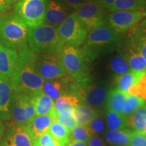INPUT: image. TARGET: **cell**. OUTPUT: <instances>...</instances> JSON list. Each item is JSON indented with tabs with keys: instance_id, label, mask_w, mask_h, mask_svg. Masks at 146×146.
<instances>
[{
	"instance_id": "1",
	"label": "cell",
	"mask_w": 146,
	"mask_h": 146,
	"mask_svg": "<svg viewBox=\"0 0 146 146\" xmlns=\"http://www.w3.org/2000/svg\"><path fill=\"white\" fill-rule=\"evenodd\" d=\"M17 52V64L11 78L14 91L30 95L35 91H41L45 81L36 71V54L33 52L27 44L18 49Z\"/></svg>"
},
{
	"instance_id": "2",
	"label": "cell",
	"mask_w": 146,
	"mask_h": 146,
	"mask_svg": "<svg viewBox=\"0 0 146 146\" xmlns=\"http://www.w3.org/2000/svg\"><path fill=\"white\" fill-rule=\"evenodd\" d=\"M119 34L108 25H102L87 33L81 50L90 61L112 52L117 45Z\"/></svg>"
},
{
	"instance_id": "3",
	"label": "cell",
	"mask_w": 146,
	"mask_h": 146,
	"mask_svg": "<svg viewBox=\"0 0 146 146\" xmlns=\"http://www.w3.org/2000/svg\"><path fill=\"white\" fill-rule=\"evenodd\" d=\"M27 44L36 54L58 53L64 45L57 28L45 23L29 29Z\"/></svg>"
},
{
	"instance_id": "4",
	"label": "cell",
	"mask_w": 146,
	"mask_h": 146,
	"mask_svg": "<svg viewBox=\"0 0 146 146\" xmlns=\"http://www.w3.org/2000/svg\"><path fill=\"white\" fill-rule=\"evenodd\" d=\"M29 27L12 12L0 18V43L17 51L27 44Z\"/></svg>"
},
{
	"instance_id": "5",
	"label": "cell",
	"mask_w": 146,
	"mask_h": 146,
	"mask_svg": "<svg viewBox=\"0 0 146 146\" xmlns=\"http://www.w3.org/2000/svg\"><path fill=\"white\" fill-rule=\"evenodd\" d=\"M62 63L67 75L76 83L91 78L89 63L90 60L81 49L64 45L59 52Z\"/></svg>"
},
{
	"instance_id": "6",
	"label": "cell",
	"mask_w": 146,
	"mask_h": 146,
	"mask_svg": "<svg viewBox=\"0 0 146 146\" xmlns=\"http://www.w3.org/2000/svg\"><path fill=\"white\" fill-rule=\"evenodd\" d=\"M35 116V111L30 96L14 91L11 100L9 127H25Z\"/></svg>"
},
{
	"instance_id": "7",
	"label": "cell",
	"mask_w": 146,
	"mask_h": 146,
	"mask_svg": "<svg viewBox=\"0 0 146 146\" xmlns=\"http://www.w3.org/2000/svg\"><path fill=\"white\" fill-rule=\"evenodd\" d=\"M47 0H18L13 12L29 29L44 23Z\"/></svg>"
},
{
	"instance_id": "8",
	"label": "cell",
	"mask_w": 146,
	"mask_h": 146,
	"mask_svg": "<svg viewBox=\"0 0 146 146\" xmlns=\"http://www.w3.org/2000/svg\"><path fill=\"white\" fill-rule=\"evenodd\" d=\"M57 30L64 45L76 47L83 44L88 33L78 21L75 12L69 14Z\"/></svg>"
},
{
	"instance_id": "9",
	"label": "cell",
	"mask_w": 146,
	"mask_h": 146,
	"mask_svg": "<svg viewBox=\"0 0 146 146\" xmlns=\"http://www.w3.org/2000/svg\"><path fill=\"white\" fill-rule=\"evenodd\" d=\"M74 12L87 32L106 24L104 9L95 0H87Z\"/></svg>"
},
{
	"instance_id": "10",
	"label": "cell",
	"mask_w": 146,
	"mask_h": 146,
	"mask_svg": "<svg viewBox=\"0 0 146 146\" xmlns=\"http://www.w3.org/2000/svg\"><path fill=\"white\" fill-rule=\"evenodd\" d=\"M36 68L44 81L68 76L64 68L59 52L36 54Z\"/></svg>"
},
{
	"instance_id": "11",
	"label": "cell",
	"mask_w": 146,
	"mask_h": 146,
	"mask_svg": "<svg viewBox=\"0 0 146 146\" xmlns=\"http://www.w3.org/2000/svg\"><path fill=\"white\" fill-rule=\"evenodd\" d=\"M145 11H114L106 16V24L118 34L130 31L145 17Z\"/></svg>"
},
{
	"instance_id": "12",
	"label": "cell",
	"mask_w": 146,
	"mask_h": 146,
	"mask_svg": "<svg viewBox=\"0 0 146 146\" xmlns=\"http://www.w3.org/2000/svg\"><path fill=\"white\" fill-rule=\"evenodd\" d=\"M116 47L118 54L126 60L131 70L146 72L145 60L130 35L127 37L123 36L121 39L119 38Z\"/></svg>"
},
{
	"instance_id": "13",
	"label": "cell",
	"mask_w": 146,
	"mask_h": 146,
	"mask_svg": "<svg viewBox=\"0 0 146 146\" xmlns=\"http://www.w3.org/2000/svg\"><path fill=\"white\" fill-rule=\"evenodd\" d=\"M0 146H35V141L26 126L9 127L5 131Z\"/></svg>"
},
{
	"instance_id": "14",
	"label": "cell",
	"mask_w": 146,
	"mask_h": 146,
	"mask_svg": "<svg viewBox=\"0 0 146 146\" xmlns=\"http://www.w3.org/2000/svg\"><path fill=\"white\" fill-rule=\"evenodd\" d=\"M68 8L62 0H47L44 23L58 28L68 16Z\"/></svg>"
},
{
	"instance_id": "15",
	"label": "cell",
	"mask_w": 146,
	"mask_h": 146,
	"mask_svg": "<svg viewBox=\"0 0 146 146\" xmlns=\"http://www.w3.org/2000/svg\"><path fill=\"white\" fill-rule=\"evenodd\" d=\"M72 82V80L68 76L57 79L47 80L43 83L41 91L54 101L64 95L70 94Z\"/></svg>"
},
{
	"instance_id": "16",
	"label": "cell",
	"mask_w": 146,
	"mask_h": 146,
	"mask_svg": "<svg viewBox=\"0 0 146 146\" xmlns=\"http://www.w3.org/2000/svg\"><path fill=\"white\" fill-rule=\"evenodd\" d=\"M14 90L11 79L0 74V120L9 121L10 118V106Z\"/></svg>"
},
{
	"instance_id": "17",
	"label": "cell",
	"mask_w": 146,
	"mask_h": 146,
	"mask_svg": "<svg viewBox=\"0 0 146 146\" xmlns=\"http://www.w3.org/2000/svg\"><path fill=\"white\" fill-rule=\"evenodd\" d=\"M33 104L36 116L49 115L55 119L56 113L54 109V100L46 96L42 91H37L29 95Z\"/></svg>"
},
{
	"instance_id": "18",
	"label": "cell",
	"mask_w": 146,
	"mask_h": 146,
	"mask_svg": "<svg viewBox=\"0 0 146 146\" xmlns=\"http://www.w3.org/2000/svg\"><path fill=\"white\" fill-rule=\"evenodd\" d=\"M18 52L10 50L0 43V74L12 78L18 61Z\"/></svg>"
},
{
	"instance_id": "19",
	"label": "cell",
	"mask_w": 146,
	"mask_h": 146,
	"mask_svg": "<svg viewBox=\"0 0 146 146\" xmlns=\"http://www.w3.org/2000/svg\"><path fill=\"white\" fill-rule=\"evenodd\" d=\"M81 104L76 96L70 94L64 95L55 100L54 109L57 114L64 116H73L74 108Z\"/></svg>"
},
{
	"instance_id": "20",
	"label": "cell",
	"mask_w": 146,
	"mask_h": 146,
	"mask_svg": "<svg viewBox=\"0 0 146 146\" xmlns=\"http://www.w3.org/2000/svg\"><path fill=\"white\" fill-rule=\"evenodd\" d=\"M54 120L49 115L35 116L32 121L26 126L35 141L43 133L48 132Z\"/></svg>"
},
{
	"instance_id": "21",
	"label": "cell",
	"mask_w": 146,
	"mask_h": 146,
	"mask_svg": "<svg viewBox=\"0 0 146 146\" xmlns=\"http://www.w3.org/2000/svg\"><path fill=\"white\" fill-rule=\"evenodd\" d=\"M145 74L146 72H138L131 70L127 74L116 76L115 78L117 86L116 89L123 92L128 93L131 87L139 83Z\"/></svg>"
},
{
	"instance_id": "22",
	"label": "cell",
	"mask_w": 146,
	"mask_h": 146,
	"mask_svg": "<svg viewBox=\"0 0 146 146\" xmlns=\"http://www.w3.org/2000/svg\"><path fill=\"white\" fill-rule=\"evenodd\" d=\"M133 131L129 129L111 131L105 133L106 141L112 146H129Z\"/></svg>"
},
{
	"instance_id": "23",
	"label": "cell",
	"mask_w": 146,
	"mask_h": 146,
	"mask_svg": "<svg viewBox=\"0 0 146 146\" xmlns=\"http://www.w3.org/2000/svg\"><path fill=\"white\" fill-rule=\"evenodd\" d=\"M130 35L146 62V20L132 29Z\"/></svg>"
},
{
	"instance_id": "24",
	"label": "cell",
	"mask_w": 146,
	"mask_h": 146,
	"mask_svg": "<svg viewBox=\"0 0 146 146\" xmlns=\"http://www.w3.org/2000/svg\"><path fill=\"white\" fill-rule=\"evenodd\" d=\"M127 94V93L123 92L116 88L110 90L106 102L108 109L119 114H123Z\"/></svg>"
},
{
	"instance_id": "25",
	"label": "cell",
	"mask_w": 146,
	"mask_h": 146,
	"mask_svg": "<svg viewBox=\"0 0 146 146\" xmlns=\"http://www.w3.org/2000/svg\"><path fill=\"white\" fill-rule=\"evenodd\" d=\"M127 125H129L134 131L144 132L146 128V104L127 118Z\"/></svg>"
},
{
	"instance_id": "26",
	"label": "cell",
	"mask_w": 146,
	"mask_h": 146,
	"mask_svg": "<svg viewBox=\"0 0 146 146\" xmlns=\"http://www.w3.org/2000/svg\"><path fill=\"white\" fill-rule=\"evenodd\" d=\"M146 10V0H116L110 9L114 11H144Z\"/></svg>"
},
{
	"instance_id": "27",
	"label": "cell",
	"mask_w": 146,
	"mask_h": 146,
	"mask_svg": "<svg viewBox=\"0 0 146 146\" xmlns=\"http://www.w3.org/2000/svg\"><path fill=\"white\" fill-rule=\"evenodd\" d=\"M98 112L88 106L80 104L74 108L73 116L78 125L87 126Z\"/></svg>"
},
{
	"instance_id": "28",
	"label": "cell",
	"mask_w": 146,
	"mask_h": 146,
	"mask_svg": "<svg viewBox=\"0 0 146 146\" xmlns=\"http://www.w3.org/2000/svg\"><path fill=\"white\" fill-rule=\"evenodd\" d=\"M48 133L62 145L66 146L70 143V131L56 120L52 123Z\"/></svg>"
},
{
	"instance_id": "29",
	"label": "cell",
	"mask_w": 146,
	"mask_h": 146,
	"mask_svg": "<svg viewBox=\"0 0 146 146\" xmlns=\"http://www.w3.org/2000/svg\"><path fill=\"white\" fill-rule=\"evenodd\" d=\"M106 124L108 128L111 131L125 129L127 127V117L123 114H119L108 109Z\"/></svg>"
},
{
	"instance_id": "30",
	"label": "cell",
	"mask_w": 146,
	"mask_h": 146,
	"mask_svg": "<svg viewBox=\"0 0 146 146\" xmlns=\"http://www.w3.org/2000/svg\"><path fill=\"white\" fill-rule=\"evenodd\" d=\"M145 102L146 101L143 98L133 96L127 93L123 107V114L126 117H128L133 114L137 110L145 105Z\"/></svg>"
},
{
	"instance_id": "31",
	"label": "cell",
	"mask_w": 146,
	"mask_h": 146,
	"mask_svg": "<svg viewBox=\"0 0 146 146\" xmlns=\"http://www.w3.org/2000/svg\"><path fill=\"white\" fill-rule=\"evenodd\" d=\"M110 68L112 72L117 75V76L127 74L131 70L130 66L126 60L120 55L115 56L113 59L111 60L110 63Z\"/></svg>"
},
{
	"instance_id": "32",
	"label": "cell",
	"mask_w": 146,
	"mask_h": 146,
	"mask_svg": "<svg viewBox=\"0 0 146 146\" xmlns=\"http://www.w3.org/2000/svg\"><path fill=\"white\" fill-rule=\"evenodd\" d=\"M92 135L87 126L78 125L70 131V141H76L87 143Z\"/></svg>"
},
{
	"instance_id": "33",
	"label": "cell",
	"mask_w": 146,
	"mask_h": 146,
	"mask_svg": "<svg viewBox=\"0 0 146 146\" xmlns=\"http://www.w3.org/2000/svg\"><path fill=\"white\" fill-rule=\"evenodd\" d=\"M87 127L89 128L92 135H96L97 134L102 133L105 131L106 125L103 118L100 116L99 114H97L96 116L91 120V121L87 125Z\"/></svg>"
},
{
	"instance_id": "34",
	"label": "cell",
	"mask_w": 146,
	"mask_h": 146,
	"mask_svg": "<svg viewBox=\"0 0 146 146\" xmlns=\"http://www.w3.org/2000/svg\"><path fill=\"white\" fill-rule=\"evenodd\" d=\"M35 146H63L48 132L43 133L36 139Z\"/></svg>"
},
{
	"instance_id": "35",
	"label": "cell",
	"mask_w": 146,
	"mask_h": 146,
	"mask_svg": "<svg viewBox=\"0 0 146 146\" xmlns=\"http://www.w3.org/2000/svg\"><path fill=\"white\" fill-rule=\"evenodd\" d=\"M54 120H56L58 123L62 124L64 127H65L69 131H71L76 126L78 125L74 116H64L62 115L57 114Z\"/></svg>"
},
{
	"instance_id": "36",
	"label": "cell",
	"mask_w": 146,
	"mask_h": 146,
	"mask_svg": "<svg viewBox=\"0 0 146 146\" xmlns=\"http://www.w3.org/2000/svg\"><path fill=\"white\" fill-rule=\"evenodd\" d=\"M129 146H146V133L133 131Z\"/></svg>"
},
{
	"instance_id": "37",
	"label": "cell",
	"mask_w": 146,
	"mask_h": 146,
	"mask_svg": "<svg viewBox=\"0 0 146 146\" xmlns=\"http://www.w3.org/2000/svg\"><path fill=\"white\" fill-rule=\"evenodd\" d=\"M18 0H0V18L10 12Z\"/></svg>"
},
{
	"instance_id": "38",
	"label": "cell",
	"mask_w": 146,
	"mask_h": 146,
	"mask_svg": "<svg viewBox=\"0 0 146 146\" xmlns=\"http://www.w3.org/2000/svg\"><path fill=\"white\" fill-rule=\"evenodd\" d=\"M69 8L76 10L87 0H62Z\"/></svg>"
},
{
	"instance_id": "39",
	"label": "cell",
	"mask_w": 146,
	"mask_h": 146,
	"mask_svg": "<svg viewBox=\"0 0 146 146\" xmlns=\"http://www.w3.org/2000/svg\"><path fill=\"white\" fill-rule=\"evenodd\" d=\"M87 146H106L102 138L97 135H92L87 142Z\"/></svg>"
},
{
	"instance_id": "40",
	"label": "cell",
	"mask_w": 146,
	"mask_h": 146,
	"mask_svg": "<svg viewBox=\"0 0 146 146\" xmlns=\"http://www.w3.org/2000/svg\"><path fill=\"white\" fill-rule=\"evenodd\" d=\"M95 1L99 3L104 9H107L109 10L116 0H95Z\"/></svg>"
},
{
	"instance_id": "41",
	"label": "cell",
	"mask_w": 146,
	"mask_h": 146,
	"mask_svg": "<svg viewBox=\"0 0 146 146\" xmlns=\"http://www.w3.org/2000/svg\"><path fill=\"white\" fill-rule=\"evenodd\" d=\"M66 146H87V143L85 142L72 141H70V143L67 144Z\"/></svg>"
},
{
	"instance_id": "42",
	"label": "cell",
	"mask_w": 146,
	"mask_h": 146,
	"mask_svg": "<svg viewBox=\"0 0 146 146\" xmlns=\"http://www.w3.org/2000/svg\"><path fill=\"white\" fill-rule=\"evenodd\" d=\"M5 131V125H3L1 120H0V143H1V140L3 137V135H4V133Z\"/></svg>"
},
{
	"instance_id": "43",
	"label": "cell",
	"mask_w": 146,
	"mask_h": 146,
	"mask_svg": "<svg viewBox=\"0 0 146 146\" xmlns=\"http://www.w3.org/2000/svg\"><path fill=\"white\" fill-rule=\"evenodd\" d=\"M144 133H146V128H145V131H144Z\"/></svg>"
}]
</instances>
